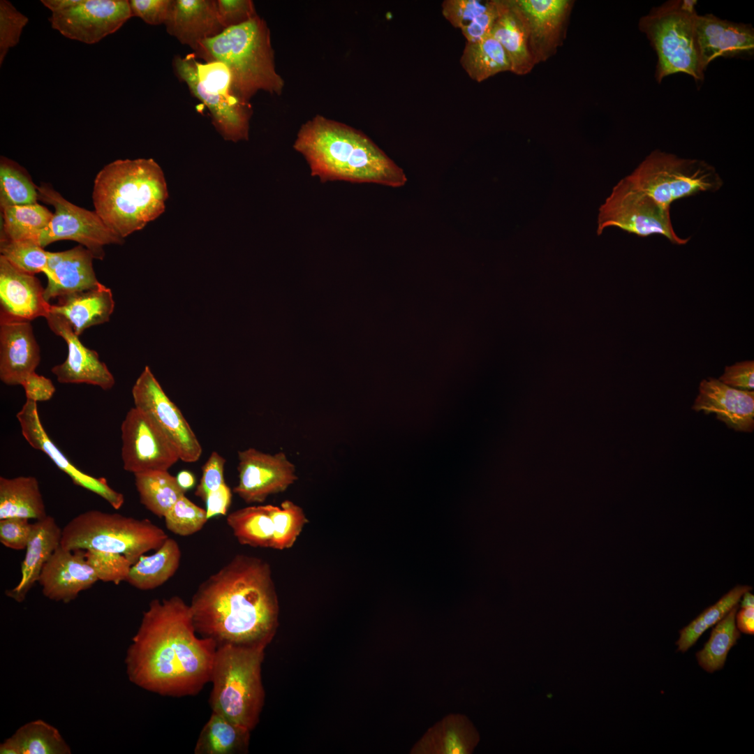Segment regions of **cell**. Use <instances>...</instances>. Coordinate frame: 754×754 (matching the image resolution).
Instances as JSON below:
<instances>
[{
    "label": "cell",
    "mask_w": 754,
    "mask_h": 754,
    "mask_svg": "<svg viewBox=\"0 0 754 754\" xmlns=\"http://www.w3.org/2000/svg\"><path fill=\"white\" fill-rule=\"evenodd\" d=\"M197 635L182 598L152 600L126 652L129 680L163 696L197 695L210 682L217 649Z\"/></svg>",
    "instance_id": "cell-1"
},
{
    "label": "cell",
    "mask_w": 754,
    "mask_h": 754,
    "mask_svg": "<svg viewBox=\"0 0 754 754\" xmlns=\"http://www.w3.org/2000/svg\"><path fill=\"white\" fill-rule=\"evenodd\" d=\"M189 607L196 633L217 647L265 649L279 623L270 565L253 556L235 555L199 585Z\"/></svg>",
    "instance_id": "cell-2"
},
{
    "label": "cell",
    "mask_w": 754,
    "mask_h": 754,
    "mask_svg": "<svg viewBox=\"0 0 754 754\" xmlns=\"http://www.w3.org/2000/svg\"><path fill=\"white\" fill-rule=\"evenodd\" d=\"M293 149L323 182L344 181L399 187L404 170L362 132L316 114L300 128Z\"/></svg>",
    "instance_id": "cell-3"
},
{
    "label": "cell",
    "mask_w": 754,
    "mask_h": 754,
    "mask_svg": "<svg viewBox=\"0 0 754 754\" xmlns=\"http://www.w3.org/2000/svg\"><path fill=\"white\" fill-rule=\"evenodd\" d=\"M168 198L165 175L153 158L110 163L97 174L92 191L95 212L122 239L160 216Z\"/></svg>",
    "instance_id": "cell-4"
},
{
    "label": "cell",
    "mask_w": 754,
    "mask_h": 754,
    "mask_svg": "<svg viewBox=\"0 0 754 754\" xmlns=\"http://www.w3.org/2000/svg\"><path fill=\"white\" fill-rule=\"evenodd\" d=\"M193 51L195 57L223 63L235 94L246 103L259 91L283 92L285 82L276 69L269 29L258 15L202 41Z\"/></svg>",
    "instance_id": "cell-5"
},
{
    "label": "cell",
    "mask_w": 754,
    "mask_h": 754,
    "mask_svg": "<svg viewBox=\"0 0 754 754\" xmlns=\"http://www.w3.org/2000/svg\"><path fill=\"white\" fill-rule=\"evenodd\" d=\"M265 648L223 645L216 649L210 682L212 711L252 731L262 711Z\"/></svg>",
    "instance_id": "cell-6"
},
{
    "label": "cell",
    "mask_w": 754,
    "mask_h": 754,
    "mask_svg": "<svg viewBox=\"0 0 754 754\" xmlns=\"http://www.w3.org/2000/svg\"><path fill=\"white\" fill-rule=\"evenodd\" d=\"M168 538L148 519L89 510L71 519L62 528L61 546L66 549H94L119 554L133 565L156 550Z\"/></svg>",
    "instance_id": "cell-7"
},
{
    "label": "cell",
    "mask_w": 754,
    "mask_h": 754,
    "mask_svg": "<svg viewBox=\"0 0 754 754\" xmlns=\"http://www.w3.org/2000/svg\"><path fill=\"white\" fill-rule=\"evenodd\" d=\"M172 66L179 80L209 110L214 126L224 140L237 142L249 139L251 108L235 94L230 73L223 63H202L194 55H177Z\"/></svg>",
    "instance_id": "cell-8"
},
{
    "label": "cell",
    "mask_w": 754,
    "mask_h": 754,
    "mask_svg": "<svg viewBox=\"0 0 754 754\" xmlns=\"http://www.w3.org/2000/svg\"><path fill=\"white\" fill-rule=\"evenodd\" d=\"M696 15L685 10L681 0H671L651 8L640 19L639 29L657 55L655 77L658 82L677 73H686L697 82L704 80V70L694 35Z\"/></svg>",
    "instance_id": "cell-9"
},
{
    "label": "cell",
    "mask_w": 754,
    "mask_h": 754,
    "mask_svg": "<svg viewBox=\"0 0 754 754\" xmlns=\"http://www.w3.org/2000/svg\"><path fill=\"white\" fill-rule=\"evenodd\" d=\"M625 177L667 207L700 192H716L723 185L716 169L705 161L681 158L659 149L652 151Z\"/></svg>",
    "instance_id": "cell-10"
},
{
    "label": "cell",
    "mask_w": 754,
    "mask_h": 754,
    "mask_svg": "<svg viewBox=\"0 0 754 754\" xmlns=\"http://www.w3.org/2000/svg\"><path fill=\"white\" fill-rule=\"evenodd\" d=\"M670 207L636 188L626 177L612 188L599 208L597 234L616 227L641 237L658 234L672 244H686L689 238L679 237L671 221Z\"/></svg>",
    "instance_id": "cell-11"
},
{
    "label": "cell",
    "mask_w": 754,
    "mask_h": 754,
    "mask_svg": "<svg viewBox=\"0 0 754 754\" xmlns=\"http://www.w3.org/2000/svg\"><path fill=\"white\" fill-rule=\"evenodd\" d=\"M37 189L38 199L54 208L49 225L39 238L43 248L57 241L73 240L89 250L94 258L103 260L105 246L124 243L95 211L70 202L48 184L41 183Z\"/></svg>",
    "instance_id": "cell-12"
},
{
    "label": "cell",
    "mask_w": 754,
    "mask_h": 754,
    "mask_svg": "<svg viewBox=\"0 0 754 754\" xmlns=\"http://www.w3.org/2000/svg\"><path fill=\"white\" fill-rule=\"evenodd\" d=\"M121 456L124 469L134 475L148 471H168L180 460L168 435L146 412L133 407L121 424Z\"/></svg>",
    "instance_id": "cell-13"
},
{
    "label": "cell",
    "mask_w": 754,
    "mask_h": 754,
    "mask_svg": "<svg viewBox=\"0 0 754 754\" xmlns=\"http://www.w3.org/2000/svg\"><path fill=\"white\" fill-rule=\"evenodd\" d=\"M134 405L148 413L176 447L180 460L193 463L202 448L193 430L179 408L170 399L146 366L131 390Z\"/></svg>",
    "instance_id": "cell-14"
},
{
    "label": "cell",
    "mask_w": 754,
    "mask_h": 754,
    "mask_svg": "<svg viewBox=\"0 0 754 754\" xmlns=\"http://www.w3.org/2000/svg\"><path fill=\"white\" fill-rule=\"evenodd\" d=\"M132 17L127 0H79L49 18L52 29L71 40L94 44L119 30Z\"/></svg>",
    "instance_id": "cell-15"
},
{
    "label": "cell",
    "mask_w": 754,
    "mask_h": 754,
    "mask_svg": "<svg viewBox=\"0 0 754 754\" xmlns=\"http://www.w3.org/2000/svg\"><path fill=\"white\" fill-rule=\"evenodd\" d=\"M237 458L239 480L233 491L247 503H263L297 480L295 465L282 452L271 454L249 448L239 451Z\"/></svg>",
    "instance_id": "cell-16"
},
{
    "label": "cell",
    "mask_w": 754,
    "mask_h": 754,
    "mask_svg": "<svg viewBox=\"0 0 754 754\" xmlns=\"http://www.w3.org/2000/svg\"><path fill=\"white\" fill-rule=\"evenodd\" d=\"M528 34L535 65L554 56L566 36L572 0H514Z\"/></svg>",
    "instance_id": "cell-17"
},
{
    "label": "cell",
    "mask_w": 754,
    "mask_h": 754,
    "mask_svg": "<svg viewBox=\"0 0 754 754\" xmlns=\"http://www.w3.org/2000/svg\"><path fill=\"white\" fill-rule=\"evenodd\" d=\"M23 437L33 448L45 453L73 482L105 500L113 508H121L124 495L112 489L103 478H96L76 467L55 445L45 429L37 403L26 400L16 415Z\"/></svg>",
    "instance_id": "cell-18"
},
{
    "label": "cell",
    "mask_w": 754,
    "mask_h": 754,
    "mask_svg": "<svg viewBox=\"0 0 754 754\" xmlns=\"http://www.w3.org/2000/svg\"><path fill=\"white\" fill-rule=\"evenodd\" d=\"M50 329L66 343L68 355L64 362L51 369L60 383H86L109 390L115 379L98 353L84 346L68 323L61 316L50 313L45 318Z\"/></svg>",
    "instance_id": "cell-19"
},
{
    "label": "cell",
    "mask_w": 754,
    "mask_h": 754,
    "mask_svg": "<svg viewBox=\"0 0 754 754\" xmlns=\"http://www.w3.org/2000/svg\"><path fill=\"white\" fill-rule=\"evenodd\" d=\"M694 35L704 71L719 57H734L753 52L754 29L751 24L723 20L713 14H697Z\"/></svg>",
    "instance_id": "cell-20"
},
{
    "label": "cell",
    "mask_w": 754,
    "mask_h": 754,
    "mask_svg": "<svg viewBox=\"0 0 754 754\" xmlns=\"http://www.w3.org/2000/svg\"><path fill=\"white\" fill-rule=\"evenodd\" d=\"M97 581L98 577L86 559L85 550L71 551L60 545L44 565L38 582L48 599L69 603Z\"/></svg>",
    "instance_id": "cell-21"
},
{
    "label": "cell",
    "mask_w": 754,
    "mask_h": 754,
    "mask_svg": "<svg viewBox=\"0 0 754 754\" xmlns=\"http://www.w3.org/2000/svg\"><path fill=\"white\" fill-rule=\"evenodd\" d=\"M45 288L34 274L20 270L0 256V316L31 321L50 312Z\"/></svg>",
    "instance_id": "cell-22"
},
{
    "label": "cell",
    "mask_w": 754,
    "mask_h": 754,
    "mask_svg": "<svg viewBox=\"0 0 754 754\" xmlns=\"http://www.w3.org/2000/svg\"><path fill=\"white\" fill-rule=\"evenodd\" d=\"M30 322L0 316V380L7 385H21L40 363V348Z\"/></svg>",
    "instance_id": "cell-23"
},
{
    "label": "cell",
    "mask_w": 754,
    "mask_h": 754,
    "mask_svg": "<svg viewBox=\"0 0 754 754\" xmlns=\"http://www.w3.org/2000/svg\"><path fill=\"white\" fill-rule=\"evenodd\" d=\"M692 409L714 413L735 431L751 432L754 428V392L732 387L718 379L701 381Z\"/></svg>",
    "instance_id": "cell-24"
},
{
    "label": "cell",
    "mask_w": 754,
    "mask_h": 754,
    "mask_svg": "<svg viewBox=\"0 0 754 754\" xmlns=\"http://www.w3.org/2000/svg\"><path fill=\"white\" fill-rule=\"evenodd\" d=\"M92 253L82 245L71 249L48 251L47 268L45 273L47 279L44 296L49 302L74 293L84 291L99 286L93 267Z\"/></svg>",
    "instance_id": "cell-25"
},
{
    "label": "cell",
    "mask_w": 754,
    "mask_h": 754,
    "mask_svg": "<svg viewBox=\"0 0 754 754\" xmlns=\"http://www.w3.org/2000/svg\"><path fill=\"white\" fill-rule=\"evenodd\" d=\"M164 24L170 36L193 50L224 30L219 21L216 0H172Z\"/></svg>",
    "instance_id": "cell-26"
},
{
    "label": "cell",
    "mask_w": 754,
    "mask_h": 754,
    "mask_svg": "<svg viewBox=\"0 0 754 754\" xmlns=\"http://www.w3.org/2000/svg\"><path fill=\"white\" fill-rule=\"evenodd\" d=\"M62 528L54 518L47 515L34 523L33 532L26 547L21 566V578L6 595L22 603L34 584L38 580L41 570L54 552L61 545Z\"/></svg>",
    "instance_id": "cell-27"
},
{
    "label": "cell",
    "mask_w": 754,
    "mask_h": 754,
    "mask_svg": "<svg viewBox=\"0 0 754 754\" xmlns=\"http://www.w3.org/2000/svg\"><path fill=\"white\" fill-rule=\"evenodd\" d=\"M58 300L57 304H51L50 313L63 317L78 337L91 326L108 322L115 304L111 290L102 283Z\"/></svg>",
    "instance_id": "cell-28"
},
{
    "label": "cell",
    "mask_w": 754,
    "mask_h": 754,
    "mask_svg": "<svg viewBox=\"0 0 754 754\" xmlns=\"http://www.w3.org/2000/svg\"><path fill=\"white\" fill-rule=\"evenodd\" d=\"M498 15L490 35L503 47L510 64V72L517 75L529 73L535 64L528 45L524 19L514 0H497Z\"/></svg>",
    "instance_id": "cell-29"
},
{
    "label": "cell",
    "mask_w": 754,
    "mask_h": 754,
    "mask_svg": "<svg viewBox=\"0 0 754 754\" xmlns=\"http://www.w3.org/2000/svg\"><path fill=\"white\" fill-rule=\"evenodd\" d=\"M478 741V734L463 715L450 714L431 727L411 749L419 754L471 753Z\"/></svg>",
    "instance_id": "cell-30"
},
{
    "label": "cell",
    "mask_w": 754,
    "mask_h": 754,
    "mask_svg": "<svg viewBox=\"0 0 754 754\" xmlns=\"http://www.w3.org/2000/svg\"><path fill=\"white\" fill-rule=\"evenodd\" d=\"M47 516L36 478L0 477V519L20 517L40 520Z\"/></svg>",
    "instance_id": "cell-31"
},
{
    "label": "cell",
    "mask_w": 754,
    "mask_h": 754,
    "mask_svg": "<svg viewBox=\"0 0 754 754\" xmlns=\"http://www.w3.org/2000/svg\"><path fill=\"white\" fill-rule=\"evenodd\" d=\"M181 557L178 542L168 537L154 554L142 556L132 565L125 582L142 591L156 589L176 573Z\"/></svg>",
    "instance_id": "cell-32"
},
{
    "label": "cell",
    "mask_w": 754,
    "mask_h": 754,
    "mask_svg": "<svg viewBox=\"0 0 754 754\" xmlns=\"http://www.w3.org/2000/svg\"><path fill=\"white\" fill-rule=\"evenodd\" d=\"M249 730L212 711L197 739L195 754H240L248 751Z\"/></svg>",
    "instance_id": "cell-33"
},
{
    "label": "cell",
    "mask_w": 754,
    "mask_h": 754,
    "mask_svg": "<svg viewBox=\"0 0 754 754\" xmlns=\"http://www.w3.org/2000/svg\"><path fill=\"white\" fill-rule=\"evenodd\" d=\"M1 754H68L71 748L59 730L43 720L21 726L0 745Z\"/></svg>",
    "instance_id": "cell-34"
},
{
    "label": "cell",
    "mask_w": 754,
    "mask_h": 754,
    "mask_svg": "<svg viewBox=\"0 0 754 754\" xmlns=\"http://www.w3.org/2000/svg\"><path fill=\"white\" fill-rule=\"evenodd\" d=\"M134 475L140 503L158 517H164L177 501L185 495L176 477L168 471H148Z\"/></svg>",
    "instance_id": "cell-35"
},
{
    "label": "cell",
    "mask_w": 754,
    "mask_h": 754,
    "mask_svg": "<svg viewBox=\"0 0 754 754\" xmlns=\"http://www.w3.org/2000/svg\"><path fill=\"white\" fill-rule=\"evenodd\" d=\"M460 63L468 75L478 82L499 73L510 71L504 49L491 35L476 43H466Z\"/></svg>",
    "instance_id": "cell-36"
},
{
    "label": "cell",
    "mask_w": 754,
    "mask_h": 754,
    "mask_svg": "<svg viewBox=\"0 0 754 754\" xmlns=\"http://www.w3.org/2000/svg\"><path fill=\"white\" fill-rule=\"evenodd\" d=\"M226 522L241 545L271 548L273 522L268 505L238 509L227 516Z\"/></svg>",
    "instance_id": "cell-37"
},
{
    "label": "cell",
    "mask_w": 754,
    "mask_h": 754,
    "mask_svg": "<svg viewBox=\"0 0 754 754\" xmlns=\"http://www.w3.org/2000/svg\"><path fill=\"white\" fill-rule=\"evenodd\" d=\"M3 219L1 237L11 240L34 239L49 225L53 214L38 203L1 208Z\"/></svg>",
    "instance_id": "cell-38"
},
{
    "label": "cell",
    "mask_w": 754,
    "mask_h": 754,
    "mask_svg": "<svg viewBox=\"0 0 754 754\" xmlns=\"http://www.w3.org/2000/svg\"><path fill=\"white\" fill-rule=\"evenodd\" d=\"M738 608L737 604L716 624L703 649L696 653L700 666L709 673L723 667L729 651L741 637L735 621Z\"/></svg>",
    "instance_id": "cell-39"
},
{
    "label": "cell",
    "mask_w": 754,
    "mask_h": 754,
    "mask_svg": "<svg viewBox=\"0 0 754 754\" xmlns=\"http://www.w3.org/2000/svg\"><path fill=\"white\" fill-rule=\"evenodd\" d=\"M752 589L751 586L737 585L722 596L715 604L704 609L697 617L679 631L676 642L677 651L686 652L698 640L709 628L719 622L736 605L746 591Z\"/></svg>",
    "instance_id": "cell-40"
},
{
    "label": "cell",
    "mask_w": 754,
    "mask_h": 754,
    "mask_svg": "<svg viewBox=\"0 0 754 754\" xmlns=\"http://www.w3.org/2000/svg\"><path fill=\"white\" fill-rule=\"evenodd\" d=\"M38 192L26 171L15 161L1 156L0 206L38 203Z\"/></svg>",
    "instance_id": "cell-41"
},
{
    "label": "cell",
    "mask_w": 754,
    "mask_h": 754,
    "mask_svg": "<svg viewBox=\"0 0 754 754\" xmlns=\"http://www.w3.org/2000/svg\"><path fill=\"white\" fill-rule=\"evenodd\" d=\"M273 522L272 549L283 550L291 548L309 520L303 509L294 502L286 500L281 506L268 505Z\"/></svg>",
    "instance_id": "cell-42"
},
{
    "label": "cell",
    "mask_w": 754,
    "mask_h": 754,
    "mask_svg": "<svg viewBox=\"0 0 754 754\" xmlns=\"http://www.w3.org/2000/svg\"><path fill=\"white\" fill-rule=\"evenodd\" d=\"M0 253L12 265L25 272L34 274L45 273L48 251L34 239H0Z\"/></svg>",
    "instance_id": "cell-43"
},
{
    "label": "cell",
    "mask_w": 754,
    "mask_h": 754,
    "mask_svg": "<svg viewBox=\"0 0 754 754\" xmlns=\"http://www.w3.org/2000/svg\"><path fill=\"white\" fill-rule=\"evenodd\" d=\"M166 528L172 533L188 536L200 531L208 520L206 510L182 496L164 516Z\"/></svg>",
    "instance_id": "cell-44"
},
{
    "label": "cell",
    "mask_w": 754,
    "mask_h": 754,
    "mask_svg": "<svg viewBox=\"0 0 754 754\" xmlns=\"http://www.w3.org/2000/svg\"><path fill=\"white\" fill-rule=\"evenodd\" d=\"M85 556L99 581L115 584L126 580L133 565L124 555L99 550L87 549Z\"/></svg>",
    "instance_id": "cell-45"
},
{
    "label": "cell",
    "mask_w": 754,
    "mask_h": 754,
    "mask_svg": "<svg viewBox=\"0 0 754 754\" xmlns=\"http://www.w3.org/2000/svg\"><path fill=\"white\" fill-rule=\"evenodd\" d=\"M29 18L8 0L0 1V66L10 48L20 42Z\"/></svg>",
    "instance_id": "cell-46"
},
{
    "label": "cell",
    "mask_w": 754,
    "mask_h": 754,
    "mask_svg": "<svg viewBox=\"0 0 754 754\" xmlns=\"http://www.w3.org/2000/svg\"><path fill=\"white\" fill-rule=\"evenodd\" d=\"M489 1L445 0L442 3V13L455 28L468 25L488 8Z\"/></svg>",
    "instance_id": "cell-47"
},
{
    "label": "cell",
    "mask_w": 754,
    "mask_h": 754,
    "mask_svg": "<svg viewBox=\"0 0 754 754\" xmlns=\"http://www.w3.org/2000/svg\"><path fill=\"white\" fill-rule=\"evenodd\" d=\"M29 519L9 517L0 519V542L14 550L25 549L33 532Z\"/></svg>",
    "instance_id": "cell-48"
},
{
    "label": "cell",
    "mask_w": 754,
    "mask_h": 754,
    "mask_svg": "<svg viewBox=\"0 0 754 754\" xmlns=\"http://www.w3.org/2000/svg\"><path fill=\"white\" fill-rule=\"evenodd\" d=\"M219 21L225 29L247 22L258 14L251 0H216Z\"/></svg>",
    "instance_id": "cell-49"
},
{
    "label": "cell",
    "mask_w": 754,
    "mask_h": 754,
    "mask_svg": "<svg viewBox=\"0 0 754 754\" xmlns=\"http://www.w3.org/2000/svg\"><path fill=\"white\" fill-rule=\"evenodd\" d=\"M226 459L217 452H212L202 466V476L195 495L205 501L208 494L225 483Z\"/></svg>",
    "instance_id": "cell-50"
},
{
    "label": "cell",
    "mask_w": 754,
    "mask_h": 754,
    "mask_svg": "<svg viewBox=\"0 0 754 754\" xmlns=\"http://www.w3.org/2000/svg\"><path fill=\"white\" fill-rule=\"evenodd\" d=\"M172 0H130L132 17H138L150 25L165 24Z\"/></svg>",
    "instance_id": "cell-51"
},
{
    "label": "cell",
    "mask_w": 754,
    "mask_h": 754,
    "mask_svg": "<svg viewBox=\"0 0 754 754\" xmlns=\"http://www.w3.org/2000/svg\"><path fill=\"white\" fill-rule=\"evenodd\" d=\"M497 15V0H490L487 9L461 29L466 43H476L490 36Z\"/></svg>",
    "instance_id": "cell-52"
},
{
    "label": "cell",
    "mask_w": 754,
    "mask_h": 754,
    "mask_svg": "<svg viewBox=\"0 0 754 754\" xmlns=\"http://www.w3.org/2000/svg\"><path fill=\"white\" fill-rule=\"evenodd\" d=\"M722 383L736 389L751 390L754 387V362L744 361L726 367L718 379Z\"/></svg>",
    "instance_id": "cell-53"
},
{
    "label": "cell",
    "mask_w": 754,
    "mask_h": 754,
    "mask_svg": "<svg viewBox=\"0 0 754 754\" xmlns=\"http://www.w3.org/2000/svg\"><path fill=\"white\" fill-rule=\"evenodd\" d=\"M26 400L33 402L46 401L51 399L56 391L52 380L36 371L29 374L22 381Z\"/></svg>",
    "instance_id": "cell-54"
},
{
    "label": "cell",
    "mask_w": 754,
    "mask_h": 754,
    "mask_svg": "<svg viewBox=\"0 0 754 754\" xmlns=\"http://www.w3.org/2000/svg\"><path fill=\"white\" fill-rule=\"evenodd\" d=\"M232 496L231 489L226 482L210 492L205 500L208 519L218 515H226L231 504Z\"/></svg>",
    "instance_id": "cell-55"
},
{
    "label": "cell",
    "mask_w": 754,
    "mask_h": 754,
    "mask_svg": "<svg viewBox=\"0 0 754 754\" xmlns=\"http://www.w3.org/2000/svg\"><path fill=\"white\" fill-rule=\"evenodd\" d=\"M735 621L737 622L736 626L739 630L746 634L753 635L754 607H741V609L736 613Z\"/></svg>",
    "instance_id": "cell-56"
},
{
    "label": "cell",
    "mask_w": 754,
    "mask_h": 754,
    "mask_svg": "<svg viewBox=\"0 0 754 754\" xmlns=\"http://www.w3.org/2000/svg\"><path fill=\"white\" fill-rule=\"evenodd\" d=\"M78 1L79 0H42L41 3L52 13H57L73 7Z\"/></svg>",
    "instance_id": "cell-57"
},
{
    "label": "cell",
    "mask_w": 754,
    "mask_h": 754,
    "mask_svg": "<svg viewBox=\"0 0 754 754\" xmlns=\"http://www.w3.org/2000/svg\"><path fill=\"white\" fill-rule=\"evenodd\" d=\"M179 485L185 491L193 488L195 483L194 475L188 471H181L176 476Z\"/></svg>",
    "instance_id": "cell-58"
},
{
    "label": "cell",
    "mask_w": 754,
    "mask_h": 754,
    "mask_svg": "<svg viewBox=\"0 0 754 754\" xmlns=\"http://www.w3.org/2000/svg\"><path fill=\"white\" fill-rule=\"evenodd\" d=\"M741 607H753L754 596L749 591H746L741 598Z\"/></svg>",
    "instance_id": "cell-59"
}]
</instances>
